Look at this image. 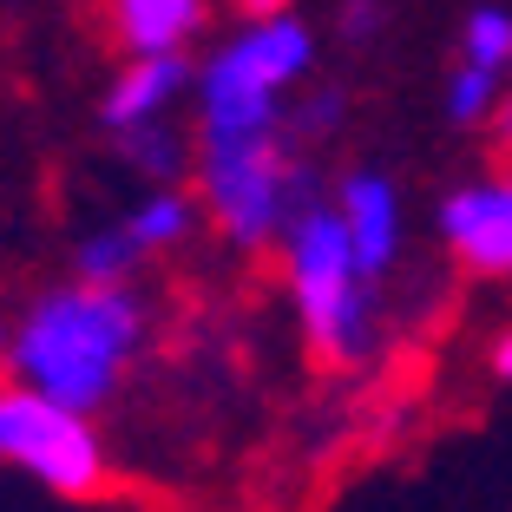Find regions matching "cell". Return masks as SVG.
<instances>
[{
  "label": "cell",
  "instance_id": "cell-1",
  "mask_svg": "<svg viewBox=\"0 0 512 512\" xmlns=\"http://www.w3.org/2000/svg\"><path fill=\"white\" fill-rule=\"evenodd\" d=\"M151 348V302L138 283H86L66 270L60 283L33 289L14 309V335L0 375L40 388L66 407L106 414L125 394L132 368Z\"/></svg>",
  "mask_w": 512,
  "mask_h": 512
},
{
  "label": "cell",
  "instance_id": "cell-2",
  "mask_svg": "<svg viewBox=\"0 0 512 512\" xmlns=\"http://www.w3.org/2000/svg\"><path fill=\"white\" fill-rule=\"evenodd\" d=\"M270 256L283 270V296L296 309L302 348L335 375H362L381 355V283L362 270L335 197H309Z\"/></svg>",
  "mask_w": 512,
  "mask_h": 512
},
{
  "label": "cell",
  "instance_id": "cell-3",
  "mask_svg": "<svg viewBox=\"0 0 512 512\" xmlns=\"http://www.w3.org/2000/svg\"><path fill=\"white\" fill-rule=\"evenodd\" d=\"M197 197L211 230L243 256L276 250V237L289 230V217L309 197L329 191L316 151H302L289 138V125L270 132H197V171H191Z\"/></svg>",
  "mask_w": 512,
  "mask_h": 512
},
{
  "label": "cell",
  "instance_id": "cell-4",
  "mask_svg": "<svg viewBox=\"0 0 512 512\" xmlns=\"http://www.w3.org/2000/svg\"><path fill=\"white\" fill-rule=\"evenodd\" d=\"M322 40L289 14H237V27L197 60L191 125L197 132H270L289 125V99L316 79Z\"/></svg>",
  "mask_w": 512,
  "mask_h": 512
},
{
  "label": "cell",
  "instance_id": "cell-5",
  "mask_svg": "<svg viewBox=\"0 0 512 512\" xmlns=\"http://www.w3.org/2000/svg\"><path fill=\"white\" fill-rule=\"evenodd\" d=\"M0 467L53 499L112 493V447L99 434V414L66 407L40 388H20L7 375H0Z\"/></svg>",
  "mask_w": 512,
  "mask_h": 512
},
{
  "label": "cell",
  "instance_id": "cell-6",
  "mask_svg": "<svg viewBox=\"0 0 512 512\" xmlns=\"http://www.w3.org/2000/svg\"><path fill=\"white\" fill-rule=\"evenodd\" d=\"M434 237L447 263L473 283H512V165L440 191Z\"/></svg>",
  "mask_w": 512,
  "mask_h": 512
},
{
  "label": "cell",
  "instance_id": "cell-7",
  "mask_svg": "<svg viewBox=\"0 0 512 512\" xmlns=\"http://www.w3.org/2000/svg\"><path fill=\"white\" fill-rule=\"evenodd\" d=\"M329 197L335 211H342L348 224V243H355V256H362V270L375 276V283H388L394 270H401L407 256V191L394 171L381 165H348L329 178Z\"/></svg>",
  "mask_w": 512,
  "mask_h": 512
},
{
  "label": "cell",
  "instance_id": "cell-8",
  "mask_svg": "<svg viewBox=\"0 0 512 512\" xmlns=\"http://www.w3.org/2000/svg\"><path fill=\"white\" fill-rule=\"evenodd\" d=\"M197 92V60L191 53H125L112 66L106 92H99V132L119 138L132 125H151V119H171V112L191 106Z\"/></svg>",
  "mask_w": 512,
  "mask_h": 512
},
{
  "label": "cell",
  "instance_id": "cell-9",
  "mask_svg": "<svg viewBox=\"0 0 512 512\" xmlns=\"http://www.w3.org/2000/svg\"><path fill=\"white\" fill-rule=\"evenodd\" d=\"M217 0H99V27L112 53H191L211 27Z\"/></svg>",
  "mask_w": 512,
  "mask_h": 512
},
{
  "label": "cell",
  "instance_id": "cell-10",
  "mask_svg": "<svg viewBox=\"0 0 512 512\" xmlns=\"http://www.w3.org/2000/svg\"><path fill=\"white\" fill-rule=\"evenodd\" d=\"M119 165L145 184H191L197 171V125H184V112L171 119H151V125H132V132L112 138Z\"/></svg>",
  "mask_w": 512,
  "mask_h": 512
},
{
  "label": "cell",
  "instance_id": "cell-11",
  "mask_svg": "<svg viewBox=\"0 0 512 512\" xmlns=\"http://www.w3.org/2000/svg\"><path fill=\"white\" fill-rule=\"evenodd\" d=\"M204 224H211V217H204L197 184H145V197L125 211V230L145 243L151 263H158V256H178Z\"/></svg>",
  "mask_w": 512,
  "mask_h": 512
},
{
  "label": "cell",
  "instance_id": "cell-12",
  "mask_svg": "<svg viewBox=\"0 0 512 512\" xmlns=\"http://www.w3.org/2000/svg\"><path fill=\"white\" fill-rule=\"evenodd\" d=\"M506 79L499 66H480V60H460L453 53L447 79H440V112H447L453 132H493L499 106H506Z\"/></svg>",
  "mask_w": 512,
  "mask_h": 512
},
{
  "label": "cell",
  "instance_id": "cell-13",
  "mask_svg": "<svg viewBox=\"0 0 512 512\" xmlns=\"http://www.w3.org/2000/svg\"><path fill=\"white\" fill-rule=\"evenodd\" d=\"M145 243L125 230V217L119 224H99V230H86V237H73V276H86V283H138L145 276Z\"/></svg>",
  "mask_w": 512,
  "mask_h": 512
},
{
  "label": "cell",
  "instance_id": "cell-14",
  "mask_svg": "<svg viewBox=\"0 0 512 512\" xmlns=\"http://www.w3.org/2000/svg\"><path fill=\"white\" fill-rule=\"evenodd\" d=\"M342 125H348V86H335V79H309L289 99V138L302 151H316V158L342 138Z\"/></svg>",
  "mask_w": 512,
  "mask_h": 512
},
{
  "label": "cell",
  "instance_id": "cell-15",
  "mask_svg": "<svg viewBox=\"0 0 512 512\" xmlns=\"http://www.w3.org/2000/svg\"><path fill=\"white\" fill-rule=\"evenodd\" d=\"M453 53H460V60H480V66L512 73V7H499V0L467 7V20H460V46H453Z\"/></svg>",
  "mask_w": 512,
  "mask_h": 512
},
{
  "label": "cell",
  "instance_id": "cell-16",
  "mask_svg": "<svg viewBox=\"0 0 512 512\" xmlns=\"http://www.w3.org/2000/svg\"><path fill=\"white\" fill-rule=\"evenodd\" d=\"M388 14H394V0H342L335 7V33L348 46H375L388 33Z\"/></svg>",
  "mask_w": 512,
  "mask_h": 512
},
{
  "label": "cell",
  "instance_id": "cell-17",
  "mask_svg": "<svg viewBox=\"0 0 512 512\" xmlns=\"http://www.w3.org/2000/svg\"><path fill=\"white\" fill-rule=\"evenodd\" d=\"M486 375H493L499 388H512V322L493 335V342H486Z\"/></svg>",
  "mask_w": 512,
  "mask_h": 512
},
{
  "label": "cell",
  "instance_id": "cell-18",
  "mask_svg": "<svg viewBox=\"0 0 512 512\" xmlns=\"http://www.w3.org/2000/svg\"><path fill=\"white\" fill-rule=\"evenodd\" d=\"M493 145L512 151V79H506V106H499V119H493Z\"/></svg>",
  "mask_w": 512,
  "mask_h": 512
},
{
  "label": "cell",
  "instance_id": "cell-19",
  "mask_svg": "<svg viewBox=\"0 0 512 512\" xmlns=\"http://www.w3.org/2000/svg\"><path fill=\"white\" fill-rule=\"evenodd\" d=\"M296 0H237V14H289Z\"/></svg>",
  "mask_w": 512,
  "mask_h": 512
},
{
  "label": "cell",
  "instance_id": "cell-20",
  "mask_svg": "<svg viewBox=\"0 0 512 512\" xmlns=\"http://www.w3.org/2000/svg\"><path fill=\"white\" fill-rule=\"evenodd\" d=\"M7 335H14V316H7V309H0V355H7Z\"/></svg>",
  "mask_w": 512,
  "mask_h": 512
},
{
  "label": "cell",
  "instance_id": "cell-21",
  "mask_svg": "<svg viewBox=\"0 0 512 512\" xmlns=\"http://www.w3.org/2000/svg\"><path fill=\"white\" fill-rule=\"evenodd\" d=\"M506 158H512V151H506Z\"/></svg>",
  "mask_w": 512,
  "mask_h": 512
}]
</instances>
